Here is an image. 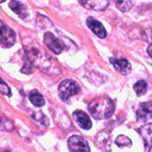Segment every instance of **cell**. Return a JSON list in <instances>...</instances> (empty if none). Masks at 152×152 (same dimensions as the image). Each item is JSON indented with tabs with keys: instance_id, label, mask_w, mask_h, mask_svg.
Here are the masks:
<instances>
[{
	"instance_id": "cell-1",
	"label": "cell",
	"mask_w": 152,
	"mask_h": 152,
	"mask_svg": "<svg viewBox=\"0 0 152 152\" xmlns=\"http://www.w3.org/2000/svg\"><path fill=\"white\" fill-rule=\"evenodd\" d=\"M24 50L28 61L40 69V71L51 77L61 75V68L58 61L49 55L37 42L24 43Z\"/></svg>"
},
{
	"instance_id": "cell-2",
	"label": "cell",
	"mask_w": 152,
	"mask_h": 152,
	"mask_svg": "<svg viewBox=\"0 0 152 152\" xmlns=\"http://www.w3.org/2000/svg\"><path fill=\"white\" fill-rule=\"evenodd\" d=\"M88 110L95 119H107L113 115L115 111V104L110 98L98 97L90 102Z\"/></svg>"
},
{
	"instance_id": "cell-3",
	"label": "cell",
	"mask_w": 152,
	"mask_h": 152,
	"mask_svg": "<svg viewBox=\"0 0 152 152\" xmlns=\"http://www.w3.org/2000/svg\"><path fill=\"white\" fill-rule=\"evenodd\" d=\"M58 91L61 99L63 102H67L68 100H69L70 97L79 93L80 87L76 81L71 79H65L60 84Z\"/></svg>"
},
{
	"instance_id": "cell-4",
	"label": "cell",
	"mask_w": 152,
	"mask_h": 152,
	"mask_svg": "<svg viewBox=\"0 0 152 152\" xmlns=\"http://www.w3.org/2000/svg\"><path fill=\"white\" fill-rule=\"evenodd\" d=\"M15 42V32L10 27L4 24V21L0 20V45L4 48H9L14 45Z\"/></svg>"
},
{
	"instance_id": "cell-5",
	"label": "cell",
	"mask_w": 152,
	"mask_h": 152,
	"mask_svg": "<svg viewBox=\"0 0 152 152\" xmlns=\"http://www.w3.org/2000/svg\"><path fill=\"white\" fill-rule=\"evenodd\" d=\"M44 43L45 45L55 54L61 53L65 49V44L64 42L54 36L52 32H46L44 35Z\"/></svg>"
},
{
	"instance_id": "cell-6",
	"label": "cell",
	"mask_w": 152,
	"mask_h": 152,
	"mask_svg": "<svg viewBox=\"0 0 152 152\" xmlns=\"http://www.w3.org/2000/svg\"><path fill=\"white\" fill-rule=\"evenodd\" d=\"M69 148L72 152H90L87 142L79 135H73L68 141Z\"/></svg>"
},
{
	"instance_id": "cell-7",
	"label": "cell",
	"mask_w": 152,
	"mask_h": 152,
	"mask_svg": "<svg viewBox=\"0 0 152 152\" xmlns=\"http://www.w3.org/2000/svg\"><path fill=\"white\" fill-rule=\"evenodd\" d=\"M136 118L139 122H146L152 118V103L143 102L136 111Z\"/></svg>"
},
{
	"instance_id": "cell-8",
	"label": "cell",
	"mask_w": 152,
	"mask_h": 152,
	"mask_svg": "<svg viewBox=\"0 0 152 152\" xmlns=\"http://www.w3.org/2000/svg\"><path fill=\"white\" fill-rule=\"evenodd\" d=\"M86 24L89 27V28L100 38H105L107 37V31L104 28V26L98 21L97 20L94 19L93 17H89L86 20Z\"/></svg>"
},
{
	"instance_id": "cell-9",
	"label": "cell",
	"mask_w": 152,
	"mask_h": 152,
	"mask_svg": "<svg viewBox=\"0 0 152 152\" xmlns=\"http://www.w3.org/2000/svg\"><path fill=\"white\" fill-rule=\"evenodd\" d=\"M110 62L113 64L114 68L122 75L126 76L131 73L132 66L126 59H115L110 58Z\"/></svg>"
},
{
	"instance_id": "cell-10",
	"label": "cell",
	"mask_w": 152,
	"mask_h": 152,
	"mask_svg": "<svg viewBox=\"0 0 152 152\" xmlns=\"http://www.w3.org/2000/svg\"><path fill=\"white\" fill-rule=\"evenodd\" d=\"M145 146V152H149L152 148V123L142 126L139 130Z\"/></svg>"
},
{
	"instance_id": "cell-11",
	"label": "cell",
	"mask_w": 152,
	"mask_h": 152,
	"mask_svg": "<svg viewBox=\"0 0 152 152\" xmlns=\"http://www.w3.org/2000/svg\"><path fill=\"white\" fill-rule=\"evenodd\" d=\"M73 118L77 125L85 130H89L92 127V122L90 118L85 112L81 110H77L73 113Z\"/></svg>"
},
{
	"instance_id": "cell-12",
	"label": "cell",
	"mask_w": 152,
	"mask_h": 152,
	"mask_svg": "<svg viewBox=\"0 0 152 152\" xmlns=\"http://www.w3.org/2000/svg\"><path fill=\"white\" fill-rule=\"evenodd\" d=\"M82 5L88 9H92L94 11H103L109 5V1H102V0H93V1H80Z\"/></svg>"
},
{
	"instance_id": "cell-13",
	"label": "cell",
	"mask_w": 152,
	"mask_h": 152,
	"mask_svg": "<svg viewBox=\"0 0 152 152\" xmlns=\"http://www.w3.org/2000/svg\"><path fill=\"white\" fill-rule=\"evenodd\" d=\"M9 6L10 8L22 20H25L28 13V9L27 6L23 4H21L20 2L18 1H11L9 3Z\"/></svg>"
},
{
	"instance_id": "cell-14",
	"label": "cell",
	"mask_w": 152,
	"mask_h": 152,
	"mask_svg": "<svg viewBox=\"0 0 152 152\" xmlns=\"http://www.w3.org/2000/svg\"><path fill=\"white\" fill-rule=\"evenodd\" d=\"M96 143L99 147L108 152L111 144V139L110 138V134L107 131H102L98 134L96 137Z\"/></svg>"
},
{
	"instance_id": "cell-15",
	"label": "cell",
	"mask_w": 152,
	"mask_h": 152,
	"mask_svg": "<svg viewBox=\"0 0 152 152\" xmlns=\"http://www.w3.org/2000/svg\"><path fill=\"white\" fill-rule=\"evenodd\" d=\"M28 99H29L30 102L37 107H42L45 105V99H44L43 95H41L36 90H33L29 93Z\"/></svg>"
},
{
	"instance_id": "cell-16",
	"label": "cell",
	"mask_w": 152,
	"mask_h": 152,
	"mask_svg": "<svg viewBox=\"0 0 152 152\" xmlns=\"http://www.w3.org/2000/svg\"><path fill=\"white\" fill-rule=\"evenodd\" d=\"M147 89H148V85L144 80H139L134 86V90L135 91L138 96L144 95L147 92Z\"/></svg>"
},
{
	"instance_id": "cell-17",
	"label": "cell",
	"mask_w": 152,
	"mask_h": 152,
	"mask_svg": "<svg viewBox=\"0 0 152 152\" xmlns=\"http://www.w3.org/2000/svg\"><path fill=\"white\" fill-rule=\"evenodd\" d=\"M32 118H33L36 121L39 122L40 124H42V125H44V126H49L48 118H47L46 116H45L44 113H42V112H36V113H34V114L32 115Z\"/></svg>"
},
{
	"instance_id": "cell-18",
	"label": "cell",
	"mask_w": 152,
	"mask_h": 152,
	"mask_svg": "<svg viewBox=\"0 0 152 152\" xmlns=\"http://www.w3.org/2000/svg\"><path fill=\"white\" fill-rule=\"evenodd\" d=\"M116 144L119 147H129L132 145V142L131 140L125 135H119L117 140H116Z\"/></svg>"
},
{
	"instance_id": "cell-19",
	"label": "cell",
	"mask_w": 152,
	"mask_h": 152,
	"mask_svg": "<svg viewBox=\"0 0 152 152\" xmlns=\"http://www.w3.org/2000/svg\"><path fill=\"white\" fill-rule=\"evenodd\" d=\"M115 4L121 12H128L133 6V4L130 1H117Z\"/></svg>"
},
{
	"instance_id": "cell-20",
	"label": "cell",
	"mask_w": 152,
	"mask_h": 152,
	"mask_svg": "<svg viewBox=\"0 0 152 152\" xmlns=\"http://www.w3.org/2000/svg\"><path fill=\"white\" fill-rule=\"evenodd\" d=\"M0 93L4 94V95H11V89L7 86V84L0 78Z\"/></svg>"
},
{
	"instance_id": "cell-21",
	"label": "cell",
	"mask_w": 152,
	"mask_h": 152,
	"mask_svg": "<svg viewBox=\"0 0 152 152\" xmlns=\"http://www.w3.org/2000/svg\"><path fill=\"white\" fill-rule=\"evenodd\" d=\"M148 53H149V55L151 56L152 58V44H151L150 45H149V47H148Z\"/></svg>"
}]
</instances>
